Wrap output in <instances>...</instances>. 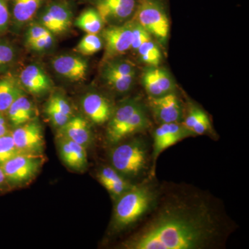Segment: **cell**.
I'll list each match as a JSON object with an SVG mask.
<instances>
[{
  "mask_svg": "<svg viewBox=\"0 0 249 249\" xmlns=\"http://www.w3.org/2000/svg\"><path fill=\"white\" fill-rule=\"evenodd\" d=\"M16 57V52L12 46L0 42V68L9 65Z\"/></svg>",
  "mask_w": 249,
  "mask_h": 249,
  "instance_id": "cell-31",
  "label": "cell"
},
{
  "mask_svg": "<svg viewBox=\"0 0 249 249\" xmlns=\"http://www.w3.org/2000/svg\"><path fill=\"white\" fill-rule=\"evenodd\" d=\"M9 22V11L6 0H0V34L7 29Z\"/></svg>",
  "mask_w": 249,
  "mask_h": 249,
  "instance_id": "cell-35",
  "label": "cell"
},
{
  "mask_svg": "<svg viewBox=\"0 0 249 249\" xmlns=\"http://www.w3.org/2000/svg\"><path fill=\"white\" fill-rule=\"evenodd\" d=\"M137 75V69L133 62L118 58L107 60L103 68V79L110 89L116 92L124 93L132 89Z\"/></svg>",
  "mask_w": 249,
  "mask_h": 249,
  "instance_id": "cell-7",
  "label": "cell"
},
{
  "mask_svg": "<svg viewBox=\"0 0 249 249\" xmlns=\"http://www.w3.org/2000/svg\"><path fill=\"white\" fill-rule=\"evenodd\" d=\"M159 196L158 190L152 183L134 185L116 199L111 230L121 232L138 222L154 209Z\"/></svg>",
  "mask_w": 249,
  "mask_h": 249,
  "instance_id": "cell-2",
  "label": "cell"
},
{
  "mask_svg": "<svg viewBox=\"0 0 249 249\" xmlns=\"http://www.w3.org/2000/svg\"><path fill=\"white\" fill-rule=\"evenodd\" d=\"M72 11L65 1H57L48 5L41 15L40 24L52 34H61L71 26Z\"/></svg>",
  "mask_w": 249,
  "mask_h": 249,
  "instance_id": "cell-13",
  "label": "cell"
},
{
  "mask_svg": "<svg viewBox=\"0 0 249 249\" xmlns=\"http://www.w3.org/2000/svg\"><path fill=\"white\" fill-rule=\"evenodd\" d=\"M6 183H7V181H6V178H5L4 172L0 166V189H1L4 186Z\"/></svg>",
  "mask_w": 249,
  "mask_h": 249,
  "instance_id": "cell-37",
  "label": "cell"
},
{
  "mask_svg": "<svg viewBox=\"0 0 249 249\" xmlns=\"http://www.w3.org/2000/svg\"><path fill=\"white\" fill-rule=\"evenodd\" d=\"M149 124L146 111L142 103L137 100H127L114 109L108 121L107 142L119 143L129 136L145 130Z\"/></svg>",
  "mask_w": 249,
  "mask_h": 249,
  "instance_id": "cell-3",
  "label": "cell"
},
{
  "mask_svg": "<svg viewBox=\"0 0 249 249\" xmlns=\"http://www.w3.org/2000/svg\"><path fill=\"white\" fill-rule=\"evenodd\" d=\"M45 114L52 124L58 128L63 126L71 118L47 104L45 107Z\"/></svg>",
  "mask_w": 249,
  "mask_h": 249,
  "instance_id": "cell-29",
  "label": "cell"
},
{
  "mask_svg": "<svg viewBox=\"0 0 249 249\" xmlns=\"http://www.w3.org/2000/svg\"><path fill=\"white\" fill-rule=\"evenodd\" d=\"M103 47V41L98 34H87L76 47L78 53L84 55H91L97 53Z\"/></svg>",
  "mask_w": 249,
  "mask_h": 249,
  "instance_id": "cell-25",
  "label": "cell"
},
{
  "mask_svg": "<svg viewBox=\"0 0 249 249\" xmlns=\"http://www.w3.org/2000/svg\"><path fill=\"white\" fill-rule=\"evenodd\" d=\"M19 84L34 96H42L52 88V80L48 74L37 65H28L21 71Z\"/></svg>",
  "mask_w": 249,
  "mask_h": 249,
  "instance_id": "cell-18",
  "label": "cell"
},
{
  "mask_svg": "<svg viewBox=\"0 0 249 249\" xmlns=\"http://www.w3.org/2000/svg\"><path fill=\"white\" fill-rule=\"evenodd\" d=\"M19 154L21 153L15 145L11 133L0 137V166Z\"/></svg>",
  "mask_w": 249,
  "mask_h": 249,
  "instance_id": "cell-26",
  "label": "cell"
},
{
  "mask_svg": "<svg viewBox=\"0 0 249 249\" xmlns=\"http://www.w3.org/2000/svg\"><path fill=\"white\" fill-rule=\"evenodd\" d=\"M211 129V121L209 116L204 112L201 114L199 119L196 121V124L193 126L191 130L193 136L204 135L208 133Z\"/></svg>",
  "mask_w": 249,
  "mask_h": 249,
  "instance_id": "cell-30",
  "label": "cell"
},
{
  "mask_svg": "<svg viewBox=\"0 0 249 249\" xmlns=\"http://www.w3.org/2000/svg\"><path fill=\"white\" fill-rule=\"evenodd\" d=\"M97 178L103 187L111 183L122 182L126 180L124 177L110 166L103 167L101 168L97 174Z\"/></svg>",
  "mask_w": 249,
  "mask_h": 249,
  "instance_id": "cell-27",
  "label": "cell"
},
{
  "mask_svg": "<svg viewBox=\"0 0 249 249\" xmlns=\"http://www.w3.org/2000/svg\"><path fill=\"white\" fill-rule=\"evenodd\" d=\"M149 104L156 120L160 124L179 123L182 119V106L173 92L160 97H150Z\"/></svg>",
  "mask_w": 249,
  "mask_h": 249,
  "instance_id": "cell-14",
  "label": "cell"
},
{
  "mask_svg": "<svg viewBox=\"0 0 249 249\" xmlns=\"http://www.w3.org/2000/svg\"><path fill=\"white\" fill-rule=\"evenodd\" d=\"M105 22L95 9L85 10L77 18L76 25L87 34H98L102 31Z\"/></svg>",
  "mask_w": 249,
  "mask_h": 249,
  "instance_id": "cell-24",
  "label": "cell"
},
{
  "mask_svg": "<svg viewBox=\"0 0 249 249\" xmlns=\"http://www.w3.org/2000/svg\"><path fill=\"white\" fill-rule=\"evenodd\" d=\"M53 36L52 33H49L47 35L40 38L37 39L28 46L36 52H43L46 49L50 48L53 44Z\"/></svg>",
  "mask_w": 249,
  "mask_h": 249,
  "instance_id": "cell-33",
  "label": "cell"
},
{
  "mask_svg": "<svg viewBox=\"0 0 249 249\" xmlns=\"http://www.w3.org/2000/svg\"><path fill=\"white\" fill-rule=\"evenodd\" d=\"M60 137L70 139L86 148L92 139L91 128L88 121L82 116H72L66 124L59 128Z\"/></svg>",
  "mask_w": 249,
  "mask_h": 249,
  "instance_id": "cell-20",
  "label": "cell"
},
{
  "mask_svg": "<svg viewBox=\"0 0 249 249\" xmlns=\"http://www.w3.org/2000/svg\"><path fill=\"white\" fill-rule=\"evenodd\" d=\"M7 124L2 112H0V137L8 133Z\"/></svg>",
  "mask_w": 249,
  "mask_h": 249,
  "instance_id": "cell-36",
  "label": "cell"
},
{
  "mask_svg": "<svg viewBox=\"0 0 249 249\" xmlns=\"http://www.w3.org/2000/svg\"><path fill=\"white\" fill-rule=\"evenodd\" d=\"M133 20L122 24L109 25L103 31L104 59L106 61L118 58L131 49Z\"/></svg>",
  "mask_w": 249,
  "mask_h": 249,
  "instance_id": "cell-8",
  "label": "cell"
},
{
  "mask_svg": "<svg viewBox=\"0 0 249 249\" xmlns=\"http://www.w3.org/2000/svg\"><path fill=\"white\" fill-rule=\"evenodd\" d=\"M150 219L122 245L127 249H207L231 230L213 199L196 191L159 196Z\"/></svg>",
  "mask_w": 249,
  "mask_h": 249,
  "instance_id": "cell-1",
  "label": "cell"
},
{
  "mask_svg": "<svg viewBox=\"0 0 249 249\" xmlns=\"http://www.w3.org/2000/svg\"><path fill=\"white\" fill-rule=\"evenodd\" d=\"M22 93L19 82L14 77L6 76L0 79V112L7 111L15 100Z\"/></svg>",
  "mask_w": 249,
  "mask_h": 249,
  "instance_id": "cell-22",
  "label": "cell"
},
{
  "mask_svg": "<svg viewBox=\"0 0 249 249\" xmlns=\"http://www.w3.org/2000/svg\"><path fill=\"white\" fill-rule=\"evenodd\" d=\"M192 134L187 131L180 123L160 124L154 132L153 151H152V175L155 168L156 161L160 154L168 147L173 146L177 142Z\"/></svg>",
  "mask_w": 249,
  "mask_h": 249,
  "instance_id": "cell-12",
  "label": "cell"
},
{
  "mask_svg": "<svg viewBox=\"0 0 249 249\" xmlns=\"http://www.w3.org/2000/svg\"><path fill=\"white\" fill-rule=\"evenodd\" d=\"M133 19L157 42H166L170 23L164 0H139Z\"/></svg>",
  "mask_w": 249,
  "mask_h": 249,
  "instance_id": "cell-5",
  "label": "cell"
},
{
  "mask_svg": "<svg viewBox=\"0 0 249 249\" xmlns=\"http://www.w3.org/2000/svg\"><path fill=\"white\" fill-rule=\"evenodd\" d=\"M81 104L85 115L96 124L108 122L114 111L110 101L98 93H87L82 99Z\"/></svg>",
  "mask_w": 249,
  "mask_h": 249,
  "instance_id": "cell-17",
  "label": "cell"
},
{
  "mask_svg": "<svg viewBox=\"0 0 249 249\" xmlns=\"http://www.w3.org/2000/svg\"><path fill=\"white\" fill-rule=\"evenodd\" d=\"M142 85L151 98L160 97L173 92L175 83L169 73L157 67H149L142 76Z\"/></svg>",
  "mask_w": 249,
  "mask_h": 249,
  "instance_id": "cell-16",
  "label": "cell"
},
{
  "mask_svg": "<svg viewBox=\"0 0 249 249\" xmlns=\"http://www.w3.org/2000/svg\"><path fill=\"white\" fill-rule=\"evenodd\" d=\"M47 105L52 106L65 115L72 117L73 111L68 100L60 93H54L49 98Z\"/></svg>",
  "mask_w": 249,
  "mask_h": 249,
  "instance_id": "cell-28",
  "label": "cell"
},
{
  "mask_svg": "<svg viewBox=\"0 0 249 249\" xmlns=\"http://www.w3.org/2000/svg\"><path fill=\"white\" fill-rule=\"evenodd\" d=\"M7 112L10 122L16 127L35 119V107L24 93L15 100Z\"/></svg>",
  "mask_w": 249,
  "mask_h": 249,
  "instance_id": "cell-21",
  "label": "cell"
},
{
  "mask_svg": "<svg viewBox=\"0 0 249 249\" xmlns=\"http://www.w3.org/2000/svg\"><path fill=\"white\" fill-rule=\"evenodd\" d=\"M133 20L132 42L131 50L139 60L148 67H157L162 55L157 41L147 31Z\"/></svg>",
  "mask_w": 249,
  "mask_h": 249,
  "instance_id": "cell-11",
  "label": "cell"
},
{
  "mask_svg": "<svg viewBox=\"0 0 249 249\" xmlns=\"http://www.w3.org/2000/svg\"><path fill=\"white\" fill-rule=\"evenodd\" d=\"M58 146L60 158L68 168L76 171H82L87 168L88 155L86 148L83 145L59 136Z\"/></svg>",
  "mask_w": 249,
  "mask_h": 249,
  "instance_id": "cell-19",
  "label": "cell"
},
{
  "mask_svg": "<svg viewBox=\"0 0 249 249\" xmlns=\"http://www.w3.org/2000/svg\"><path fill=\"white\" fill-rule=\"evenodd\" d=\"M15 145L20 153L42 155L45 142L43 130L38 121L34 119L18 126L11 133Z\"/></svg>",
  "mask_w": 249,
  "mask_h": 249,
  "instance_id": "cell-9",
  "label": "cell"
},
{
  "mask_svg": "<svg viewBox=\"0 0 249 249\" xmlns=\"http://www.w3.org/2000/svg\"><path fill=\"white\" fill-rule=\"evenodd\" d=\"M109 158L111 167L124 178H137L146 168V144L139 139L124 142L111 150Z\"/></svg>",
  "mask_w": 249,
  "mask_h": 249,
  "instance_id": "cell-4",
  "label": "cell"
},
{
  "mask_svg": "<svg viewBox=\"0 0 249 249\" xmlns=\"http://www.w3.org/2000/svg\"><path fill=\"white\" fill-rule=\"evenodd\" d=\"M204 113V111L201 109L200 108L193 107L190 109L188 111V114H187L186 119H184L182 124L183 127L186 129L187 131L191 133L192 129H193V126L196 124V121L199 119V117L201 116V114ZM193 136V134H192Z\"/></svg>",
  "mask_w": 249,
  "mask_h": 249,
  "instance_id": "cell-32",
  "label": "cell"
},
{
  "mask_svg": "<svg viewBox=\"0 0 249 249\" xmlns=\"http://www.w3.org/2000/svg\"><path fill=\"white\" fill-rule=\"evenodd\" d=\"M45 162L42 155L19 154L1 165L6 181L13 186H20L31 181Z\"/></svg>",
  "mask_w": 249,
  "mask_h": 249,
  "instance_id": "cell-6",
  "label": "cell"
},
{
  "mask_svg": "<svg viewBox=\"0 0 249 249\" xmlns=\"http://www.w3.org/2000/svg\"><path fill=\"white\" fill-rule=\"evenodd\" d=\"M50 33V31L47 30L46 28L41 24H34L31 26L30 28L28 29L27 36H26V40L28 45L34 42L37 39L44 37L46 35Z\"/></svg>",
  "mask_w": 249,
  "mask_h": 249,
  "instance_id": "cell-34",
  "label": "cell"
},
{
  "mask_svg": "<svg viewBox=\"0 0 249 249\" xmlns=\"http://www.w3.org/2000/svg\"><path fill=\"white\" fill-rule=\"evenodd\" d=\"M139 0H92L105 24L118 25L133 19Z\"/></svg>",
  "mask_w": 249,
  "mask_h": 249,
  "instance_id": "cell-10",
  "label": "cell"
},
{
  "mask_svg": "<svg viewBox=\"0 0 249 249\" xmlns=\"http://www.w3.org/2000/svg\"><path fill=\"white\" fill-rule=\"evenodd\" d=\"M52 64L54 71L71 81L84 80L88 74V62L78 55L71 54L58 55L53 59Z\"/></svg>",
  "mask_w": 249,
  "mask_h": 249,
  "instance_id": "cell-15",
  "label": "cell"
},
{
  "mask_svg": "<svg viewBox=\"0 0 249 249\" xmlns=\"http://www.w3.org/2000/svg\"><path fill=\"white\" fill-rule=\"evenodd\" d=\"M45 0H14L13 14L16 23L29 22L37 12Z\"/></svg>",
  "mask_w": 249,
  "mask_h": 249,
  "instance_id": "cell-23",
  "label": "cell"
}]
</instances>
